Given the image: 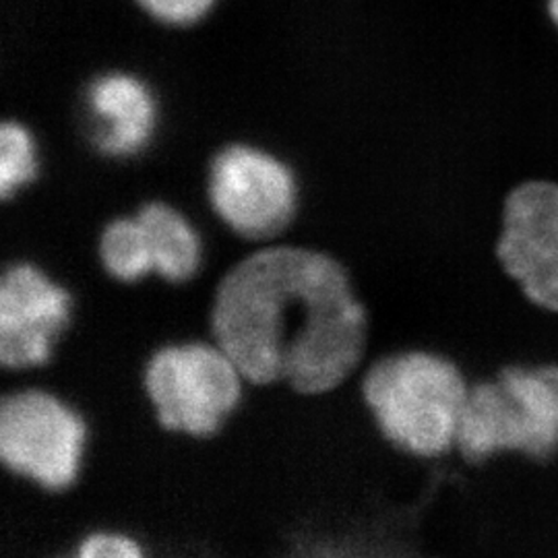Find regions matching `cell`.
<instances>
[{
	"label": "cell",
	"instance_id": "cell-2",
	"mask_svg": "<svg viewBox=\"0 0 558 558\" xmlns=\"http://www.w3.org/2000/svg\"><path fill=\"white\" fill-rule=\"evenodd\" d=\"M360 393L380 435L420 459L456 453L470 380L458 362L435 350H401L366 360Z\"/></svg>",
	"mask_w": 558,
	"mask_h": 558
},
{
	"label": "cell",
	"instance_id": "cell-12",
	"mask_svg": "<svg viewBox=\"0 0 558 558\" xmlns=\"http://www.w3.org/2000/svg\"><path fill=\"white\" fill-rule=\"evenodd\" d=\"M36 177V151L29 133L17 122L0 129V195L9 199L15 189Z\"/></svg>",
	"mask_w": 558,
	"mask_h": 558
},
{
	"label": "cell",
	"instance_id": "cell-9",
	"mask_svg": "<svg viewBox=\"0 0 558 558\" xmlns=\"http://www.w3.org/2000/svg\"><path fill=\"white\" fill-rule=\"evenodd\" d=\"M94 120V140L104 154L133 156L151 137L156 104L140 80L110 73L94 81L87 92Z\"/></svg>",
	"mask_w": 558,
	"mask_h": 558
},
{
	"label": "cell",
	"instance_id": "cell-14",
	"mask_svg": "<svg viewBox=\"0 0 558 558\" xmlns=\"http://www.w3.org/2000/svg\"><path fill=\"white\" fill-rule=\"evenodd\" d=\"M156 20L174 25H189L199 21L214 4V0H137Z\"/></svg>",
	"mask_w": 558,
	"mask_h": 558
},
{
	"label": "cell",
	"instance_id": "cell-5",
	"mask_svg": "<svg viewBox=\"0 0 558 558\" xmlns=\"http://www.w3.org/2000/svg\"><path fill=\"white\" fill-rule=\"evenodd\" d=\"M143 385L166 430L214 437L236 414L248 389L239 364L216 339H189L158 348Z\"/></svg>",
	"mask_w": 558,
	"mask_h": 558
},
{
	"label": "cell",
	"instance_id": "cell-8",
	"mask_svg": "<svg viewBox=\"0 0 558 558\" xmlns=\"http://www.w3.org/2000/svg\"><path fill=\"white\" fill-rule=\"evenodd\" d=\"M497 257L530 304L558 313V182H521L505 201Z\"/></svg>",
	"mask_w": 558,
	"mask_h": 558
},
{
	"label": "cell",
	"instance_id": "cell-11",
	"mask_svg": "<svg viewBox=\"0 0 558 558\" xmlns=\"http://www.w3.org/2000/svg\"><path fill=\"white\" fill-rule=\"evenodd\" d=\"M98 259L106 278L119 283H140L154 278V257L140 218H120L101 230Z\"/></svg>",
	"mask_w": 558,
	"mask_h": 558
},
{
	"label": "cell",
	"instance_id": "cell-7",
	"mask_svg": "<svg viewBox=\"0 0 558 558\" xmlns=\"http://www.w3.org/2000/svg\"><path fill=\"white\" fill-rule=\"evenodd\" d=\"M209 197L240 239L267 242L292 220L296 184L281 161L259 149L232 145L211 163Z\"/></svg>",
	"mask_w": 558,
	"mask_h": 558
},
{
	"label": "cell",
	"instance_id": "cell-10",
	"mask_svg": "<svg viewBox=\"0 0 558 558\" xmlns=\"http://www.w3.org/2000/svg\"><path fill=\"white\" fill-rule=\"evenodd\" d=\"M151 246L156 278L168 283H189L203 271V242L191 221L174 207L149 203L137 214Z\"/></svg>",
	"mask_w": 558,
	"mask_h": 558
},
{
	"label": "cell",
	"instance_id": "cell-4",
	"mask_svg": "<svg viewBox=\"0 0 558 558\" xmlns=\"http://www.w3.org/2000/svg\"><path fill=\"white\" fill-rule=\"evenodd\" d=\"M89 424L80 408L36 383L0 385V470L60 493L81 476Z\"/></svg>",
	"mask_w": 558,
	"mask_h": 558
},
{
	"label": "cell",
	"instance_id": "cell-6",
	"mask_svg": "<svg viewBox=\"0 0 558 558\" xmlns=\"http://www.w3.org/2000/svg\"><path fill=\"white\" fill-rule=\"evenodd\" d=\"M75 296L34 260H13L0 274V375L44 368L71 327Z\"/></svg>",
	"mask_w": 558,
	"mask_h": 558
},
{
	"label": "cell",
	"instance_id": "cell-15",
	"mask_svg": "<svg viewBox=\"0 0 558 558\" xmlns=\"http://www.w3.org/2000/svg\"><path fill=\"white\" fill-rule=\"evenodd\" d=\"M548 15L558 29V0H548Z\"/></svg>",
	"mask_w": 558,
	"mask_h": 558
},
{
	"label": "cell",
	"instance_id": "cell-13",
	"mask_svg": "<svg viewBox=\"0 0 558 558\" xmlns=\"http://www.w3.org/2000/svg\"><path fill=\"white\" fill-rule=\"evenodd\" d=\"M77 558H149L145 544L122 530H94L81 538Z\"/></svg>",
	"mask_w": 558,
	"mask_h": 558
},
{
	"label": "cell",
	"instance_id": "cell-1",
	"mask_svg": "<svg viewBox=\"0 0 558 558\" xmlns=\"http://www.w3.org/2000/svg\"><path fill=\"white\" fill-rule=\"evenodd\" d=\"M209 325L253 385L327 393L354 379L368 354L350 271L311 246L267 244L234 260L216 286Z\"/></svg>",
	"mask_w": 558,
	"mask_h": 558
},
{
	"label": "cell",
	"instance_id": "cell-3",
	"mask_svg": "<svg viewBox=\"0 0 558 558\" xmlns=\"http://www.w3.org/2000/svg\"><path fill=\"white\" fill-rule=\"evenodd\" d=\"M558 451V366H513L470 385L456 453L480 465L502 453L546 459Z\"/></svg>",
	"mask_w": 558,
	"mask_h": 558
},
{
	"label": "cell",
	"instance_id": "cell-16",
	"mask_svg": "<svg viewBox=\"0 0 558 558\" xmlns=\"http://www.w3.org/2000/svg\"><path fill=\"white\" fill-rule=\"evenodd\" d=\"M57 558H77L75 555H66V557H57Z\"/></svg>",
	"mask_w": 558,
	"mask_h": 558
}]
</instances>
